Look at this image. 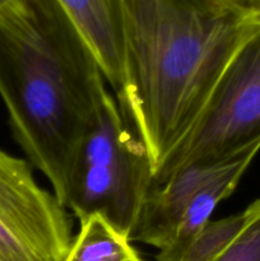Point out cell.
<instances>
[{"mask_svg": "<svg viewBox=\"0 0 260 261\" xmlns=\"http://www.w3.org/2000/svg\"><path fill=\"white\" fill-rule=\"evenodd\" d=\"M105 91L91 46L59 0H12L0 9V96L13 135L64 205Z\"/></svg>", "mask_w": 260, "mask_h": 261, "instance_id": "cell-1", "label": "cell"}, {"mask_svg": "<svg viewBox=\"0 0 260 261\" xmlns=\"http://www.w3.org/2000/svg\"><path fill=\"white\" fill-rule=\"evenodd\" d=\"M125 88L117 98L153 175L188 133L222 70L260 24L217 0H122Z\"/></svg>", "mask_w": 260, "mask_h": 261, "instance_id": "cell-2", "label": "cell"}, {"mask_svg": "<svg viewBox=\"0 0 260 261\" xmlns=\"http://www.w3.org/2000/svg\"><path fill=\"white\" fill-rule=\"evenodd\" d=\"M152 186L147 149L106 89L71 168L66 209L79 222L102 217L132 240Z\"/></svg>", "mask_w": 260, "mask_h": 261, "instance_id": "cell-3", "label": "cell"}, {"mask_svg": "<svg viewBox=\"0 0 260 261\" xmlns=\"http://www.w3.org/2000/svg\"><path fill=\"white\" fill-rule=\"evenodd\" d=\"M260 142V24L242 41L183 139L153 175V186L189 165L226 161Z\"/></svg>", "mask_w": 260, "mask_h": 261, "instance_id": "cell-4", "label": "cell"}, {"mask_svg": "<svg viewBox=\"0 0 260 261\" xmlns=\"http://www.w3.org/2000/svg\"><path fill=\"white\" fill-rule=\"evenodd\" d=\"M73 240L66 206L30 162L0 149V261H64Z\"/></svg>", "mask_w": 260, "mask_h": 261, "instance_id": "cell-5", "label": "cell"}, {"mask_svg": "<svg viewBox=\"0 0 260 261\" xmlns=\"http://www.w3.org/2000/svg\"><path fill=\"white\" fill-rule=\"evenodd\" d=\"M91 46L116 98L125 88L122 0H59Z\"/></svg>", "mask_w": 260, "mask_h": 261, "instance_id": "cell-6", "label": "cell"}, {"mask_svg": "<svg viewBox=\"0 0 260 261\" xmlns=\"http://www.w3.org/2000/svg\"><path fill=\"white\" fill-rule=\"evenodd\" d=\"M259 150L260 142L250 145L228 166L223 173H221L218 177L214 178L196 193L193 200L186 206L172 240L166 249L158 251L155 261L178 260L191 240L201 231L204 226L211 222L212 213L217 205L233 193L245 171L247 170Z\"/></svg>", "mask_w": 260, "mask_h": 261, "instance_id": "cell-7", "label": "cell"}, {"mask_svg": "<svg viewBox=\"0 0 260 261\" xmlns=\"http://www.w3.org/2000/svg\"><path fill=\"white\" fill-rule=\"evenodd\" d=\"M81 228L64 261H144L133 241L99 216L79 222Z\"/></svg>", "mask_w": 260, "mask_h": 261, "instance_id": "cell-8", "label": "cell"}, {"mask_svg": "<svg viewBox=\"0 0 260 261\" xmlns=\"http://www.w3.org/2000/svg\"><path fill=\"white\" fill-rule=\"evenodd\" d=\"M251 217V206L242 213L209 222L186 246L177 261H214L236 240Z\"/></svg>", "mask_w": 260, "mask_h": 261, "instance_id": "cell-9", "label": "cell"}, {"mask_svg": "<svg viewBox=\"0 0 260 261\" xmlns=\"http://www.w3.org/2000/svg\"><path fill=\"white\" fill-rule=\"evenodd\" d=\"M250 206L251 217L245 228L214 261H260V199Z\"/></svg>", "mask_w": 260, "mask_h": 261, "instance_id": "cell-10", "label": "cell"}, {"mask_svg": "<svg viewBox=\"0 0 260 261\" xmlns=\"http://www.w3.org/2000/svg\"><path fill=\"white\" fill-rule=\"evenodd\" d=\"M217 2L245 19L260 22V0H217Z\"/></svg>", "mask_w": 260, "mask_h": 261, "instance_id": "cell-11", "label": "cell"}, {"mask_svg": "<svg viewBox=\"0 0 260 261\" xmlns=\"http://www.w3.org/2000/svg\"><path fill=\"white\" fill-rule=\"evenodd\" d=\"M10 2H12V0H0V9H2V8H4L5 5L9 4Z\"/></svg>", "mask_w": 260, "mask_h": 261, "instance_id": "cell-12", "label": "cell"}]
</instances>
